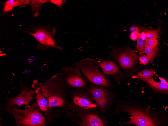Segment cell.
Here are the masks:
<instances>
[{"mask_svg":"<svg viewBox=\"0 0 168 126\" xmlns=\"http://www.w3.org/2000/svg\"><path fill=\"white\" fill-rule=\"evenodd\" d=\"M4 108L11 114L14 119V124L17 126H43L45 118L42 115L37 102H33L27 108L21 110L5 103Z\"/></svg>","mask_w":168,"mask_h":126,"instance_id":"obj_1","label":"cell"},{"mask_svg":"<svg viewBox=\"0 0 168 126\" xmlns=\"http://www.w3.org/2000/svg\"><path fill=\"white\" fill-rule=\"evenodd\" d=\"M61 74L55 75L46 82L41 83L43 94L48 101V110L49 111L53 107L62 106L64 101L62 94L64 91Z\"/></svg>","mask_w":168,"mask_h":126,"instance_id":"obj_2","label":"cell"},{"mask_svg":"<svg viewBox=\"0 0 168 126\" xmlns=\"http://www.w3.org/2000/svg\"><path fill=\"white\" fill-rule=\"evenodd\" d=\"M56 27L50 25L47 26L40 25H33L23 31L24 33L29 34L35 38L39 42L38 48L46 50L52 47L62 50L53 38L56 35Z\"/></svg>","mask_w":168,"mask_h":126,"instance_id":"obj_3","label":"cell"},{"mask_svg":"<svg viewBox=\"0 0 168 126\" xmlns=\"http://www.w3.org/2000/svg\"><path fill=\"white\" fill-rule=\"evenodd\" d=\"M117 113L121 111L128 112L131 115L130 119L124 122L126 125L134 124L137 126H156L157 122L154 117L148 115L149 110L146 111L136 109L126 102H118L115 109Z\"/></svg>","mask_w":168,"mask_h":126,"instance_id":"obj_4","label":"cell"},{"mask_svg":"<svg viewBox=\"0 0 168 126\" xmlns=\"http://www.w3.org/2000/svg\"><path fill=\"white\" fill-rule=\"evenodd\" d=\"M77 88L73 94L71 108L74 112L89 113L99 111L94 99L86 89Z\"/></svg>","mask_w":168,"mask_h":126,"instance_id":"obj_5","label":"cell"},{"mask_svg":"<svg viewBox=\"0 0 168 126\" xmlns=\"http://www.w3.org/2000/svg\"><path fill=\"white\" fill-rule=\"evenodd\" d=\"M76 66L81 70L85 76L93 84L107 88L112 86L110 82L100 71L97 67L94 65L92 59H82L76 63Z\"/></svg>","mask_w":168,"mask_h":126,"instance_id":"obj_6","label":"cell"},{"mask_svg":"<svg viewBox=\"0 0 168 126\" xmlns=\"http://www.w3.org/2000/svg\"><path fill=\"white\" fill-rule=\"evenodd\" d=\"M98 107L99 111L106 113L111 108L117 95L102 87L91 84L86 88Z\"/></svg>","mask_w":168,"mask_h":126,"instance_id":"obj_7","label":"cell"},{"mask_svg":"<svg viewBox=\"0 0 168 126\" xmlns=\"http://www.w3.org/2000/svg\"><path fill=\"white\" fill-rule=\"evenodd\" d=\"M111 54L124 69L131 68L136 62L137 57L135 50L129 47L114 49Z\"/></svg>","mask_w":168,"mask_h":126,"instance_id":"obj_8","label":"cell"},{"mask_svg":"<svg viewBox=\"0 0 168 126\" xmlns=\"http://www.w3.org/2000/svg\"><path fill=\"white\" fill-rule=\"evenodd\" d=\"M21 92L17 96L13 98L5 96L6 103L12 106L18 105L20 108L21 105L24 104L25 108H28L29 104L33 99L36 93L35 90H32L26 87L21 82L20 83Z\"/></svg>","mask_w":168,"mask_h":126,"instance_id":"obj_9","label":"cell"},{"mask_svg":"<svg viewBox=\"0 0 168 126\" xmlns=\"http://www.w3.org/2000/svg\"><path fill=\"white\" fill-rule=\"evenodd\" d=\"M62 70L68 85L77 88L86 86V82L82 77L79 68L65 66Z\"/></svg>","mask_w":168,"mask_h":126,"instance_id":"obj_10","label":"cell"},{"mask_svg":"<svg viewBox=\"0 0 168 126\" xmlns=\"http://www.w3.org/2000/svg\"><path fill=\"white\" fill-rule=\"evenodd\" d=\"M94 64H96L101 69L103 73L106 75H112L116 81L119 83L123 73L120 71L117 66L112 61L102 60L97 58L92 59Z\"/></svg>","mask_w":168,"mask_h":126,"instance_id":"obj_11","label":"cell"},{"mask_svg":"<svg viewBox=\"0 0 168 126\" xmlns=\"http://www.w3.org/2000/svg\"><path fill=\"white\" fill-rule=\"evenodd\" d=\"M77 120L76 122L83 126H104L106 124L104 120L99 117L97 112L89 113H81L74 112Z\"/></svg>","mask_w":168,"mask_h":126,"instance_id":"obj_12","label":"cell"},{"mask_svg":"<svg viewBox=\"0 0 168 126\" xmlns=\"http://www.w3.org/2000/svg\"><path fill=\"white\" fill-rule=\"evenodd\" d=\"M32 87L36 91L35 98L41 110L45 113V115L47 117L48 116V103L46 98L42 93L41 87V83L34 80Z\"/></svg>","mask_w":168,"mask_h":126,"instance_id":"obj_13","label":"cell"},{"mask_svg":"<svg viewBox=\"0 0 168 126\" xmlns=\"http://www.w3.org/2000/svg\"><path fill=\"white\" fill-rule=\"evenodd\" d=\"M29 0H8L2 3L3 6L1 14H8L13 10L16 6H18L22 8L24 7L25 5L29 4Z\"/></svg>","mask_w":168,"mask_h":126,"instance_id":"obj_14","label":"cell"},{"mask_svg":"<svg viewBox=\"0 0 168 126\" xmlns=\"http://www.w3.org/2000/svg\"><path fill=\"white\" fill-rule=\"evenodd\" d=\"M29 1V4L32 9V14L34 17H37L40 15V11L42 10L43 4L49 2V0H31Z\"/></svg>","mask_w":168,"mask_h":126,"instance_id":"obj_15","label":"cell"},{"mask_svg":"<svg viewBox=\"0 0 168 126\" xmlns=\"http://www.w3.org/2000/svg\"><path fill=\"white\" fill-rule=\"evenodd\" d=\"M144 81L151 87L158 91L164 92L168 91V84L156 82L154 80L153 78Z\"/></svg>","mask_w":168,"mask_h":126,"instance_id":"obj_16","label":"cell"},{"mask_svg":"<svg viewBox=\"0 0 168 126\" xmlns=\"http://www.w3.org/2000/svg\"><path fill=\"white\" fill-rule=\"evenodd\" d=\"M155 70L152 69H146L138 73L136 75L138 80L143 81L153 78V75L155 73Z\"/></svg>","mask_w":168,"mask_h":126,"instance_id":"obj_17","label":"cell"},{"mask_svg":"<svg viewBox=\"0 0 168 126\" xmlns=\"http://www.w3.org/2000/svg\"><path fill=\"white\" fill-rule=\"evenodd\" d=\"M159 49L156 47H151L148 46H145L144 52L150 60L152 65L153 60L158 53Z\"/></svg>","mask_w":168,"mask_h":126,"instance_id":"obj_18","label":"cell"},{"mask_svg":"<svg viewBox=\"0 0 168 126\" xmlns=\"http://www.w3.org/2000/svg\"><path fill=\"white\" fill-rule=\"evenodd\" d=\"M145 41L143 40L139 37L137 39L136 48L138 50L140 55L144 53Z\"/></svg>","mask_w":168,"mask_h":126,"instance_id":"obj_19","label":"cell"},{"mask_svg":"<svg viewBox=\"0 0 168 126\" xmlns=\"http://www.w3.org/2000/svg\"><path fill=\"white\" fill-rule=\"evenodd\" d=\"M145 33L147 38L155 39L158 37V33L156 30H149Z\"/></svg>","mask_w":168,"mask_h":126,"instance_id":"obj_20","label":"cell"},{"mask_svg":"<svg viewBox=\"0 0 168 126\" xmlns=\"http://www.w3.org/2000/svg\"><path fill=\"white\" fill-rule=\"evenodd\" d=\"M157 44V41L156 39L147 38L145 41V46L155 47H156Z\"/></svg>","mask_w":168,"mask_h":126,"instance_id":"obj_21","label":"cell"},{"mask_svg":"<svg viewBox=\"0 0 168 126\" xmlns=\"http://www.w3.org/2000/svg\"><path fill=\"white\" fill-rule=\"evenodd\" d=\"M140 63L144 65L148 64L150 60L147 56L142 55L139 58Z\"/></svg>","mask_w":168,"mask_h":126,"instance_id":"obj_22","label":"cell"},{"mask_svg":"<svg viewBox=\"0 0 168 126\" xmlns=\"http://www.w3.org/2000/svg\"><path fill=\"white\" fill-rule=\"evenodd\" d=\"M49 2L56 5L60 9H62V6L64 3H66L65 0H50Z\"/></svg>","mask_w":168,"mask_h":126,"instance_id":"obj_23","label":"cell"},{"mask_svg":"<svg viewBox=\"0 0 168 126\" xmlns=\"http://www.w3.org/2000/svg\"><path fill=\"white\" fill-rule=\"evenodd\" d=\"M139 34V33L137 31L132 32L130 34V38L133 41H136L138 39Z\"/></svg>","mask_w":168,"mask_h":126,"instance_id":"obj_24","label":"cell"},{"mask_svg":"<svg viewBox=\"0 0 168 126\" xmlns=\"http://www.w3.org/2000/svg\"><path fill=\"white\" fill-rule=\"evenodd\" d=\"M139 37L143 40L145 41L146 38L145 33L143 32L141 34L139 33Z\"/></svg>","mask_w":168,"mask_h":126,"instance_id":"obj_25","label":"cell"},{"mask_svg":"<svg viewBox=\"0 0 168 126\" xmlns=\"http://www.w3.org/2000/svg\"><path fill=\"white\" fill-rule=\"evenodd\" d=\"M130 30L131 32L137 31L138 32H139V30L138 28L135 26H133L130 27L129 29Z\"/></svg>","mask_w":168,"mask_h":126,"instance_id":"obj_26","label":"cell"},{"mask_svg":"<svg viewBox=\"0 0 168 126\" xmlns=\"http://www.w3.org/2000/svg\"><path fill=\"white\" fill-rule=\"evenodd\" d=\"M158 78H159V79L161 81V82L165 84H167L168 83L167 81L165 80V79L163 78L159 77L158 76H157Z\"/></svg>","mask_w":168,"mask_h":126,"instance_id":"obj_27","label":"cell"}]
</instances>
